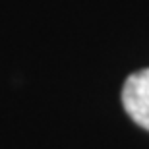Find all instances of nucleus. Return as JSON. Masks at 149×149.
Returning a JSON list of instances; mask_svg holds the SVG:
<instances>
[{"label":"nucleus","mask_w":149,"mask_h":149,"mask_svg":"<svg viewBox=\"0 0 149 149\" xmlns=\"http://www.w3.org/2000/svg\"><path fill=\"white\" fill-rule=\"evenodd\" d=\"M122 105L138 126L149 130V68L132 74L122 89Z\"/></svg>","instance_id":"f257e3e1"}]
</instances>
